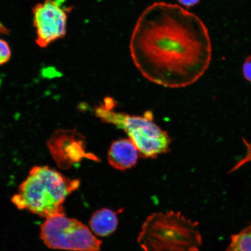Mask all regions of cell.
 <instances>
[{
	"mask_svg": "<svg viewBox=\"0 0 251 251\" xmlns=\"http://www.w3.org/2000/svg\"><path fill=\"white\" fill-rule=\"evenodd\" d=\"M47 145L53 159L63 169L70 168L84 159L99 160L93 153L86 151V137L75 128L55 130Z\"/></svg>",
	"mask_w": 251,
	"mask_h": 251,
	"instance_id": "obj_7",
	"label": "cell"
},
{
	"mask_svg": "<svg viewBox=\"0 0 251 251\" xmlns=\"http://www.w3.org/2000/svg\"><path fill=\"white\" fill-rule=\"evenodd\" d=\"M80 183L49 166H33L11 201L19 209L46 219L65 215V200Z\"/></svg>",
	"mask_w": 251,
	"mask_h": 251,
	"instance_id": "obj_2",
	"label": "cell"
},
{
	"mask_svg": "<svg viewBox=\"0 0 251 251\" xmlns=\"http://www.w3.org/2000/svg\"><path fill=\"white\" fill-rule=\"evenodd\" d=\"M243 142L245 145H246L247 147V155L246 158H245V159H244L243 161H241V162L249 161H251V143H250L249 141H247L246 139H244V138H243Z\"/></svg>",
	"mask_w": 251,
	"mask_h": 251,
	"instance_id": "obj_14",
	"label": "cell"
},
{
	"mask_svg": "<svg viewBox=\"0 0 251 251\" xmlns=\"http://www.w3.org/2000/svg\"><path fill=\"white\" fill-rule=\"evenodd\" d=\"M243 74L245 78L251 83V55L248 56L244 62Z\"/></svg>",
	"mask_w": 251,
	"mask_h": 251,
	"instance_id": "obj_12",
	"label": "cell"
},
{
	"mask_svg": "<svg viewBox=\"0 0 251 251\" xmlns=\"http://www.w3.org/2000/svg\"><path fill=\"white\" fill-rule=\"evenodd\" d=\"M130 51L147 79L178 89L192 85L205 74L212 47L208 30L199 17L179 5L157 2L138 19Z\"/></svg>",
	"mask_w": 251,
	"mask_h": 251,
	"instance_id": "obj_1",
	"label": "cell"
},
{
	"mask_svg": "<svg viewBox=\"0 0 251 251\" xmlns=\"http://www.w3.org/2000/svg\"><path fill=\"white\" fill-rule=\"evenodd\" d=\"M137 242L144 251H199L202 237L197 223L170 211L149 216Z\"/></svg>",
	"mask_w": 251,
	"mask_h": 251,
	"instance_id": "obj_3",
	"label": "cell"
},
{
	"mask_svg": "<svg viewBox=\"0 0 251 251\" xmlns=\"http://www.w3.org/2000/svg\"><path fill=\"white\" fill-rule=\"evenodd\" d=\"M115 102L110 97L94 108V114L103 123L111 124L123 130L136 146L141 157L155 158L170 151L172 139L167 131L153 122L150 111L143 116L132 115L115 111Z\"/></svg>",
	"mask_w": 251,
	"mask_h": 251,
	"instance_id": "obj_4",
	"label": "cell"
},
{
	"mask_svg": "<svg viewBox=\"0 0 251 251\" xmlns=\"http://www.w3.org/2000/svg\"><path fill=\"white\" fill-rule=\"evenodd\" d=\"M90 230L97 236L104 237L114 233L118 227L117 213L103 208L93 213L89 222Z\"/></svg>",
	"mask_w": 251,
	"mask_h": 251,
	"instance_id": "obj_9",
	"label": "cell"
},
{
	"mask_svg": "<svg viewBox=\"0 0 251 251\" xmlns=\"http://www.w3.org/2000/svg\"><path fill=\"white\" fill-rule=\"evenodd\" d=\"M226 251H251V225L231 237Z\"/></svg>",
	"mask_w": 251,
	"mask_h": 251,
	"instance_id": "obj_10",
	"label": "cell"
},
{
	"mask_svg": "<svg viewBox=\"0 0 251 251\" xmlns=\"http://www.w3.org/2000/svg\"><path fill=\"white\" fill-rule=\"evenodd\" d=\"M139 152L130 139L115 140L110 146L108 161L112 168L125 171L136 165Z\"/></svg>",
	"mask_w": 251,
	"mask_h": 251,
	"instance_id": "obj_8",
	"label": "cell"
},
{
	"mask_svg": "<svg viewBox=\"0 0 251 251\" xmlns=\"http://www.w3.org/2000/svg\"><path fill=\"white\" fill-rule=\"evenodd\" d=\"M40 237L52 250L100 251L102 241L90 228L76 219L65 215L46 219L40 226Z\"/></svg>",
	"mask_w": 251,
	"mask_h": 251,
	"instance_id": "obj_5",
	"label": "cell"
},
{
	"mask_svg": "<svg viewBox=\"0 0 251 251\" xmlns=\"http://www.w3.org/2000/svg\"><path fill=\"white\" fill-rule=\"evenodd\" d=\"M58 0H45L33 9L36 43L41 48L64 37L67 33V14Z\"/></svg>",
	"mask_w": 251,
	"mask_h": 251,
	"instance_id": "obj_6",
	"label": "cell"
},
{
	"mask_svg": "<svg viewBox=\"0 0 251 251\" xmlns=\"http://www.w3.org/2000/svg\"><path fill=\"white\" fill-rule=\"evenodd\" d=\"M11 50L5 40L0 39V66L4 65L10 60Z\"/></svg>",
	"mask_w": 251,
	"mask_h": 251,
	"instance_id": "obj_11",
	"label": "cell"
},
{
	"mask_svg": "<svg viewBox=\"0 0 251 251\" xmlns=\"http://www.w3.org/2000/svg\"><path fill=\"white\" fill-rule=\"evenodd\" d=\"M177 1L185 7L190 8L197 5L200 0H177Z\"/></svg>",
	"mask_w": 251,
	"mask_h": 251,
	"instance_id": "obj_13",
	"label": "cell"
}]
</instances>
